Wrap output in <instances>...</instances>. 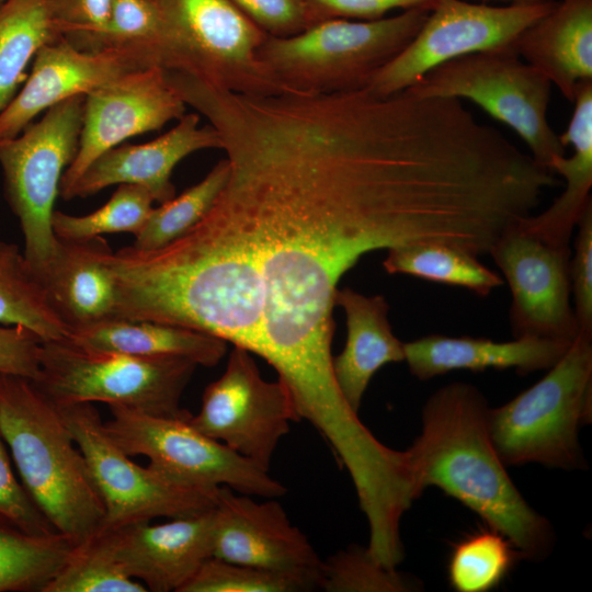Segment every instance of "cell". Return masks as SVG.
<instances>
[{"mask_svg": "<svg viewBox=\"0 0 592 592\" xmlns=\"http://www.w3.org/2000/svg\"><path fill=\"white\" fill-rule=\"evenodd\" d=\"M198 111L218 132L228 183L255 221L264 306L254 354L283 380L332 369L338 284L364 254L467 239L455 166L390 99L215 90Z\"/></svg>", "mask_w": 592, "mask_h": 592, "instance_id": "obj_1", "label": "cell"}, {"mask_svg": "<svg viewBox=\"0 0 592 592\" xmlns=\"http://www.w3.org/2000/svg\"><path fill=\"white\" fill-rule=\"evenodd\" d=\"M114 317L181 326L254 353L264 306L254 218L226 182L209 212L159 249L113 251Z\"/></svg>", "mask_w": 592, "mask_h": 592, "instance_id": "obj_2", "label": "cell"}, {"mask_svg": "<svg viewBox=\"0 0 592 592\" xmlns=\"http://www.w3.org/2000/svg\"><path fill=\"white\" fill-rule=\"evenodd\" d=\"M490 407L473 384L440 387L422 409V430L406 449L420 494L440 488L508 537L523 559L544 560L553 550L549 521L522 497L489 433Z\"/></svg>", "mask_w": 592, "mask_h": 592, "instance_id": "obj_3", "label": "cell"}, {"mask_svg": "<svg viewBox=\"0 0 592 592\" xmlns=\"http://www.w3.org/2000/svg\"><path fill=\"white\" fill-rule=\"evenodd\" d=\"M0 430L23 486L76 545L98 533L105 508L57 406L30 378L0 373Z\"/></svg>", "mask_w": 592, "mask_h": 592, "instance_id": "obj_4", "label": "cell"}, {"mask_svg": "<svg viewBox=\"0 0 592 592\" xmlns=\"http://www.w3.org/2000/svg\"><path fill=\"white\" fill-rule=\"evenodd\" d=\"M429 12L410 9L375 20L327 19L291 36H267L260 59L281 91L365 89L415 36Z\"/></svg>", "mask_w": 592, "mask_h": 592, "instance_id": "obj_5", "label": "cell"}, {"mask_svg": "<svg viewBox=\"0 0 592 592\" xmlns=\"http://www.w3.org/2000/svg\"><path fill=\"white\" fill-rule=\"evenodd\" d=\"M592 418V333L579 331L534 385L489 411L492 443L505 466H584L579 430Z\"/></svg>", "mask_w": 592, "mask_h": 592, "instance_id": "obj_6", "label": "cell"}, {"mask_svg": "<svg viewBox=\"0 0 592 592\" xmlns=\"http://www.w3.org/2000/svg\"><path fill=\"white\" fill-rule=\"evenodd\" d=\"M198 365L185 357L138 356L42 341L33 380L57 406L103 402L147 414L187 419L182 394Z\"/></svg>", "mask_w": 592, "mask_h": 592, "instance_id": "obj_7", "label": "cell"}, {"mask_svg": "<svg viewBox=\"0 0 592 592\" xmlns=\"http://www.w3.org/2000/svg\"><path fill=\"white\" fill-rule=\"evenodd\" d=\"M423 98L466 99L512 128L531 156L549 169L566 155L548 122L551 83L513 48L474 53L446 61L408 89ZM553 172V171H551Z\"/></svg>", "mask_w": 592, "mask_h": 592, "instance_id": "obj_8", "label": "cell"}, {"mask_svg": "<svg viewBox=\"0 0 592 592\" xmlns=\"http://www.w3.org/2000/svg\"><path fill=\"white\" fill-rule=\"evenodd\" d=\"M86 95L45 111L18 136L0 140L4 194L24 237V257L35 275L50 261L57 238L52 217L61 178L79 145Z\"/></svg>", "mask_w": 592, "mask_h": 592, "instance_id": "obj_9", "label": "cell"}, {"mask_svg": "<svg viewBox=\"0 0 592 592\" xmlns=\"http://www.w3.org/2000/svg\"><path fill=\"white\" fill-rule=\"evenodd\" d=\"M57 408L86 458L103 501L105 517L100 531L150 522L157 517H186L216 505L220 487L182 483L149 465L143 467L134 463L109 436L93 403Z\"/></svg>", "mask_w": 592, "mask_h": 592, "instance_id": "obj_10", "label": "cell"}, {"mask_svg": "<svg viewBox=\"0 0 592 592\" xmlns=\"http://www.w3.org/2000/svg\"><path fill=\"white\" fill-rule=\"evenodd\" d=\"M104 422L112 441L128 456L144 455L163 476L191 486L228 487L261 498H278L286 488L269 470L193 428L187 419L147 414L109 406Z\"/></svg>", "mask_w": 592, "mask_h": 592, "instance_id": "obj_11", "label": "cell"}, {"mask_svg": "<svg viewBox=\"0 0 592 592\" xmlns=\"http://www.w3.org/2000/svg\"><path fill=\"white\" fill-rule=\"evenodd\" d=\"M171 35L174 70L243 94L281 89L260 59L269 36L230 0H152Z\"/></svg>", "mask_w": 592, "mask_h": 592, "instance_id": "obj_12", "label": "cell"}, {"mask_svg": "<svg viewBox=\"0 0 592 592\" xmlns=\"http://www.w3.org/2000/svg\"><path fill=\"white\" fill-rule=\"evenodd\" d=\"M555 4V1L543 0L490 7L463 0H439L415 36L374 75L365 89L382 96L395 94L452 59L513 48L519 35Z\"/></svg>", "mask_w": 592, "mask_h": 592, "instance_id": "obj_13", "label": "cell"}, {"mask_svg": "<svg viewBox=\"0 0 592 592\" xmlns=\"http://www.w3.org/2000/svg\"><path fill=\"white\" fill-rule=\"evenodd\" d=\"M251 354L234 345L225 372L207 385L200 411L187 421L270 470L278 443L300 419L284 384L264 379Z\"/></svg>", "mask_w": 592, "mask_h": 592, "instance_id": "obj_14", "label": "cell"}, {"mask_svg": "<svg viewBox=\"0 0 592 592\" xmlns=\"http://www.w3.org/2000/svg\"><path fill=\"white\" fill-rule=\"evenodd\" d=\"M571 252L570 246H557L527 231L520 220L496 241L489 255L512 295L509 321L514 338L571 342L578 335L570 300Z\"/></svg>", "mask_w": 592, "mask_h": 592, "instance_id": "obj_15", "label": "cell"}, {"mask_svg": "<svg viewBox=\"0 0 592 592\" xmlns=\"http://www.w3.org/2000/svg\"><path fill=\"white\" fill-rule=\"evenodd\" d=\"M186 106L160 67L125 72L86 94L78 150L61 178L59 194L101 155L130 137L178 121Z\"/></svg>", "mask_w": 592, "mask_h": 592, "instance_id": "obj_16", "label": "cell"}, {"mask_svg": "<svg viewBox=\"0 0 592 592\" xmlns=\"http://www.w3.org/2000/svg\"><path fill=\"white\" fill-rule=\"evenodd\" d=\"M212 557L307 578L319 588V558L275 498L255 501L220 487L213 511Z\"/></svg>", "mask_w": 592, "mask_h": 592, "instance_id": "obj_17", "label": "cell"}, {"mask_svg": "<svg viewBox=\"0 0 592 592\" xmlns=\"http://www.w3.org/2000/svg\"><path fill=\"white\" fill-rule=\"evenodd\" d=\"M153 67L126 49L87 50L60 36L35 55L23 88L0 113V140L18 136L49 107L76 95H86L121 75Z\"/></svg>", "mask_w": 592, "mask_h": 592, "instance_id": "obj_18", "label": "cell"}, {"mask_svg": "<svg viewBox=\"0 0 592 592\" xmlns=\"http://www.w3.org/2000/svg\"><path fill=\"white\" fill-rule=\"evenodd\" d=\"M213 511L100 532L125 571L148 591L180 592L212 557Z\"/></svg>", "mask_w": 592, "mask_h": 592, "instance_id": "obj_19", "label": "cell"}, {"mask_svg": "<svg viewBox=\"0 0 592 592\" xmlns=\"http://www.w3.org/2000/svg\"><path fill=\"white\" fill-rule=\"evenodd\" d=\"M204 149H221L218 132L201 125L197 112L185 113L158 138L140 145H118L96 158L61 196L69 201L87 197L114 184H135L146 189L161 204L175 196L171 181L175 166Z\"/></svg>", "mask_w": 592, "mask_h": 592, "instance_id": "obj_20", "label": "cell"}, {"mask_svg": "<svg viewBox=\"0 0 592 592\" xmlns=\"http://www.w3.org/2000/svg\"><path fill=\"white\" fill-rule=\"evenodd\" d=\"M571 342L519 337L497 342L486 338L430 334L405 342V362L410 373L428 380L453 371L515 369L525 375L547 371L566 353Z\"/></svg>", "mask_w": 592, "mask_h": 592, "instance_id": "obj_21", "label": "cell"}, {"mask_svg": "<svg viewBox=\"0 0 592 592\" xmlns=\"http://www.w3.org/2000/svg\"><path fill=\"white\" fill-rule=\"evenodd\" d=\"M112 253L101 236L57 238L50 261L36 276L67 329L114 316L116 285L109 264Z\"/></svg>", "mask_w": 592, "mask_h": 592, "instance_id": "obj_22", "label": "cell"}, {"mask_svg": "<svg viewBox=\"0 0 592 592\" xmlns=\"http://www.w3.org/2000/svg\"><path fill=\"white\" fill-rule=\"evenodd\" d=\"M515 53L573 102L580 84L592 80V0H561L525 29Z\"/></svg>", "mask_w": 592, "mask_h": 592, "instance_id": "obj_23", "label": "cell"}, {"mask_svg": "<svg viewBox=\"0 0 592 592\" xmlns=\"http://www.w3.org/2000/svg\"><path fill=\"white\" fill-rule=\"evenodd\" d=\"M334 303L345 314L346 341L332 357L333 374L343 397L358 413L373 376L386 364L405 361V342L392 332L384 296L344 287L338 288Z\"/></svg>", "mask_w": 592, "mask_h": 592, "instance_id": "obj_24", "label": "cell"}, {"mask_svg": "<svg viewBox=\"0 0 592 592\" xmlns=\"http://www.w3.org/2000/svg\"><path fill=\"white\" fill-rule=\"evenodd\" d=\"M572 103V116L559 139L563 147L571 145L573 153L558 156L549 164L563 179L565 189L548 208L520 220L527 231L557 246H570L578 220L592 204V80L580 84Z\"/></svg>", "mask_w": 592, "mask_h": 592, "instance_id": "obj_25", "label": "cell"}, {"mask_svg": "<svg viewBox=\"0 0 592 592\" xmlns=\"http://www.w3.org/2000/svg\"><path fill=\"white\" fill-rule=\"evenodd\" d=\"M62 339L93 350L138 356L185 357L206 367L218 364L227 349L226 341L202 331L116 317L69 327Z\"/></svg>", "mask_w": 592, "mask_h": 592, "instance_id": "obj_26", "label": "cell"}, {"mask_svg": "<svg viewBox=\"0 0 592 592\" xmlns=\"http://www.w3.org/2000/svg\"><path fill=\"white\" fill-rule=\"evenodd\" d=\"M389 274H407L458 286L487 297L504 280L482 264L478 255L444 241H418L387 250L383 261Z\"/></svg>", "mask_w": 592, "mask_h": 592, "instance_id": "obj_27", "label": "cell"}, {"mask_svg": "<svg viewBox=\"0 0 592 592\" xmlns=\"http://www.w3.org/2000/svg\"><path fill=\"white\" fill-rule=\"evenodd\" d=\"M75 546L59 532L30 534L0 515V592H43Z\"/></svg>", "mask_w": 592, "mask_h": 592, "instance_id": "obj_28", "label": "cell"}, {"mask_svg": "<svg viewBox=\"0 0 592 592\" xmlns=\"http://www.w3.org/2000/svg\"><path fill=\"white\" fill-rule=\"evenodd\" d=\"M60 36L48 0H5L0 4V113L14 96L36 53Z\"/></svg>", "mask_w": 592, "mask_h": 592, "instance_id": "obj_29", "label": "cell"}, {"mask_svg": "<svg viewBox=\"0 0 592 592\" xmlns=\"http://www.w3.org/2000/svg\"><path fill=\"white\" fill-rule=\"evenodd\" d=\"M0 323L20 326L42 341L64 338L67 327L18 246L0 241Z\"/></svg>", "mask_w": 592, "mask_h": 592, "instance_id": "obj_30", "label": "cell"}, {"mask_svg": "<svg viewBox=\"0 0 592 592\" xmlns=\"http://www.w3.org/2000/svg\"><path fill=\"white\" fill-rule=\"evenodd\" d=\"M71 43L87 50H133L153 67L174 69L170 31L152 0H113L105 30L96 36Z\"/></svg>", "mask_w": 592, "mask_h": 592, "instance_id": "obj_31", "label": "cell"}, {"mask_svg": "<svg viewBox=\"0 0 592 592\" xmlns=\"http://www.w3.org/2000/svg\"><path fill=\"white\" fill-rule=\"evenodd\" d=\"M520 559L523 557L512 542L488 526L454 545L448 582L457 592H488L501 584Z\"/></svg>", "mask_w": 592, "mask_h": 592, "instance_id": "obj_32", "label": "cell"}, {"mask_svg": "<svg viewBox=\"0 0 592 592\" xmlns=\"http://www.w3.org/2000/svg\"><path fill=\"white\" fill-rule=\"evenodd\" d=\"M228 174L229 163L225 158L198 183L153 207L132 247L141 251L155 250L183 236L209 212Z\"/></svg>", "mask_w": 592, "mask_h": 592, "instance_id": "obj_33", "label": "cell"}, {"mask_svg": "<svg viewBox=\"0 0 592 592\" xmlns=\"http://www.w3.org/2000/svg\"><path fill=\"white\" fill-rule=\"evenodd\" d=\"M116 559L102 532L75 546L43 592H146Z\"/></svg>", "mask_w": 592, "mask_h": 592, "instance_id": "obj_34", "label": "cell"}, {"mask_svg": "<svg viewBox=\"0 0 592 592\" xmlns=\"http://www.w3.org/2000/svg\"><path fill=\"white\" fill-rule=\"evenodd\" d=\"M155 203L150 193L135 184H119L111 198L96 210L75 216L55 210L52 227L60 239H89L104 234L132 232L136 236Z\"/></svg>", "mask_w": 592, "mask_h": 592, "instance_id": "obj_35", "label": "cell"}, {"mask_svg": "<svg viewBox=\"0 0 592 592\" xmlns=\"http://www.w3.org/2000/svg\"><path fill=\"white\" fill-rule=\"evenodd\" d=\"M316 588L300 576L209 557L180 592H300Z\"/></svg>", "mask_w": 592, "mask_h": 592, "instance_id": "obj_36", "label": "cell"}, {"mask_svg": "<svg viewBox=\"0 0 592 592\" xmlns=\"http://www.w3.org/2000/svg\"><path fill=\"white\" fill-rule=\"evenodd\" d=\"M413 588L396 569L378 563L367 548L349 546L322 560L319 588L327 592H397Z\"/></svg>", "mask_w": 592, "mask_h": 592, "instance_id": "obj_37", "label": "cell"}, {"mask_svg": "<svg viewBox=\"0 0 592 592\" xmlns=\"http://www.w3.org/2000/svg\"><path fill=\"white\" fill-rule=\"evenodd\" d=\"M230 1L269 36H291L320 22L306 0Z\"/></svg>", "mask_w": 592, "mask_h": 592, "instance_id": "obj_38", "label": "cell"}, {"mask_svg": "<svg viewBox=\"0 0 592 592\" xmlns=\"http://www.w3.org/2000/svg\"><path fill=\"white\" fill-rule=\"evenodd\" d=\"M569 277L573 310L580 331L592 333V204L577 223Z\"/></svg>", "mask_w": 592, "mask_h": 592, "instance_id": "obj_39", "label": "cell"}, {"mask_svg": "<svg viewBox=\"0 0 592 592\" xmlns=\"http://www.w3.org/2000/svg\"><path fill=\"white\" fill-rule=\"evenodd\" d=\"M0 430V515L21 530L37 535L58 532L34 503L11 468Z\"/></svg>", "mask_w": 592, "mask_h": 592, "instance_id": "obj_40", "label": "cell"}, {"mask_svg": "<svg viewBox=\"0 0 592 592\" xmlns=\"http://www.w3.org/2000/svg\"><path fill=\"white\" fill-rule=\"evenodd\" d=\"M60 35L70 42L101 34L109 22L113 0H48Z\"/></svg>", "mask_w": 592, "mask_h": 592, "instance_id": "obj_41", "label": "cell"}, {"mask_svg": "<svg viewBox=\"0 0 592 592\" xmlns=\"http://www.w3.org/2000/svg\"><path fill=\"white\" fill-rule=\"evenodd\" d=\"M42 340L20 326L0 327V373L32 380L39 376Z\"/></svg>", "mask_w": 592, "mask_h": 592, "instance_id": "obj_42", "label": "cell"}, {"mask_svg": "<svg viewBox=\"0 0 592 592\" xmlns=\"http://www.w3.org/2000/svg\"><path fill=\"white\" fill-rule=\"evenodd\" d=\"M320 21L332 18L375 20L396 9L431 11L439 0H306Z\"/></svg>", "mask_w": 592, "mask_h": 592, "instance_id": "obj_43", "label": "cell"}, {"mask_svg": "<svg viewBox=\"0 0 592 592\" xmlns=\"http://www.w3.org/2000/svg\"><path fill=\"white\" fill-rule=\"evenodd\" d=\"M505 1H513L514 2H534V1H543V0H505Z\"/></svg>", "mask_w": 592, "mask_h": 592, "instance_id": "obj_44", "label": "cell"}, {"mask_svg": "<svg viewBox=\"0 0 592 592\" xmlns=\"http://www.w3.org/2000/svg\"><path fill=\"white\" fill-rule=\"evenodd\" d=\"M4 1H5V0H0V4H1L2 2H4Z\"/></svg>", "mask_w": 592, "mask_h": 592, "instance_id": "obj_45", "label": "cell"}]
</instances>
